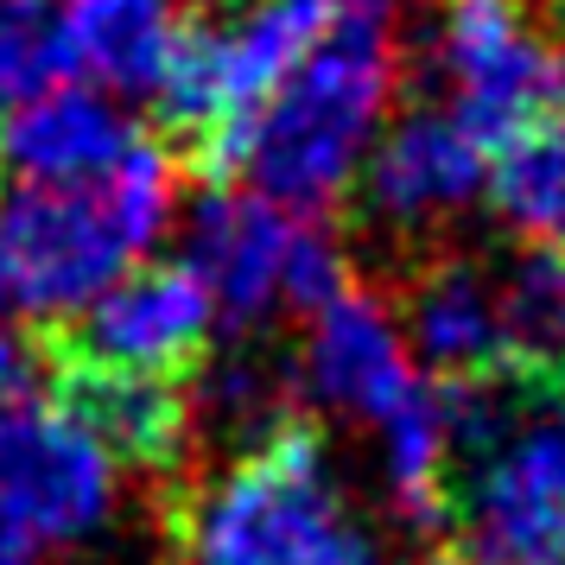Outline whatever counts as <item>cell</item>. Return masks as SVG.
I'll list each match as a JSON object with an SVG mask.
<instances>
[{
    "label": "cell",
    "instance_id": "obj_1",
    "mask_svg": "<svg viewBox=\"0 0 565 565\" xmlns=\"http://www.w3.org/2000/svg\"><path fill=\"white\" fill-rule=\"evenodd\" d=\"M179 153L134 134V147L96 179L0 184V318L52 337L134 274L172 223Z\"/></svg>",
    "mask_w": 565,
    "mask_h": 565
},
{
    "label": "cell",
    "instance_id": "obj_2",
    "mask_svg": "<svg viewBox=\"0 0 565 565\" xmlns=\"http://www.w3.org/2000/svg\"><path fill=\"white\" fill-rule=\"evenodd\" d=\"M401 89L394 20L382 0H343L306 64L274 89L255 128L235 147L230 184H248L274 204L318 216L362 179V159L382 140Z\"/></svg>",
    "mask_w": 565,
    "mask_h": 565
},
{
    "label": "cell",
    "instance_id": "obj_3",
    "mask_svg": "<svg viewBox=\"0 0 565 565\" xmlns=\"http://www.w3.org/2000/svg\"><path fill=\"white\" fill-rule=\"evenodd\" d=\"M179 565H382V540L331 470L311 419L260 426L172 509Z\"/></svg>",
    "mask_w": 565,
    "mask_h": 565
},
{
    "label": "cell",
    "instance_id": "obj_4",
    "mask_svg": "<svg viewBox=\"0 0 565 565\" xmlns=\"http://www.w3.org/2000/svg\"><path fill=\"white\" fill-rule=\"evenodd\" d=\"M458 470L445 527L489 565H565V382H445Z\"/></svg>",
    "mask_w": 565,
    "mask_h": 565
},
{
    "label": "cell",
    "instance_id": "obj_5",
    "mask_svg": "<svg viewBox=\"0 0 565 565\" xmlns=\"http://www.w3.org/2000/svg\"><path fill=\"white\" fill-rule=\"evenodd\" d=\"M337 7L343 0H242L230 13H204L184 26L172 71L153 96L179 166H191L204 184H230L242 134L306 64Z\"/></svg>",
    "mask_w": 565,
    "mask_h": 565
},
{
    "label": "cell",
    "instance_id": "obj_6",
    "mask_svg": "<svg viewBox=\"0 0 565 565\" xmlns=\"http://www.w3.org/2000/svg\"><path fill=\"white\" fill-rule=\"evenodd\" d=\"M184 260L204 274L216 324L235 337H260L274 318H311L350 286V255L331 223L299 216L248 184H204Z\"/></svg>",
    "mask_w": 565,
    "mask_h": 565
},
{
    "label": "cell",
    "instance_id": "obj_7",
    "mask_svg": "<svg viewBox=\"0 0 565 565\" xmlns=\"http://www.w3.org/2000/svg\"><path fill=\"white\" fill-rule=\"evenodd\" d=\"M426 57L433 103L489 153L565 103V45L534 0H433Z\"/></svg>",
    "mask_w": 565,
    "mask_h": 565
},
{
    "label": "cell",
    "instance_id": "obj_8",
    "mask_svg": "<svg viewBox=\"0 0 565 565\" xmlns=\"http://www.w3.org/2000/svg\"><path fill=\"white\" fill-rule=\"evenodd\" d=\"M121 502V463L57 401L0 407V521L39 553H77L108 534Z\"/></svg>",
    "mask_w": 565,
    "mask_h": 565
},
{
    "label": "cell",
    "instance_id": "obj_9",
    "mask_svg": "<svg viewBox=\"0 0 565 565\" xmlns=\"http://www.w3.org/2000/svg\"><path fill=\"white\" fill-rule=\"evenodd\" d=\"M210 337H216V299H210L204 274L191 260H147L45 343L83 362L184 382L210 362Z\"/></svg>",
    "mask_w": 565,
    "mask_h": 565
},
{
    "label": "cell",
    "instance_id": "obj_10",
    "mask_svg": "<svg viewBox=\"0 0 565 565\" xmlns=\"http://www.w3.org/2000/svg\"><path fill=\"white\" fill-rule=\"evenodd\" d=\"M286 369L306 401H318L324 413H343L356 426H375V433L426 387L407 337H401V318L375 292H362L356 280L306 318Z\"/></svg>",
    "mask_w": 565,
    "mask_h": 565
},
{
    "label": "cell",
    "instance_id": "obj_11",
    "mask_svg": "<svg viewBox=\"0 0 565 565\" xmlns=\"http://www.w3.org/2000/svg\"><path fill=\"white\" fill-rule=\"evenodd\" d=\"M489 184V147L445 115L438 103L387 121L362 159V223L382 235H433Z\"/></svg>",
    "mask_w": 565,
    "mask_h": 565
},
{
    "label": "cell",
    "instance_id": "obj_12",
    "mask_svg": "<svg viewBox=\"0 0 565 565\" xmlns=\"http://www.w3.org/2000/svg\"><path fill=\"white\" fill-rule=\"evenodd\" d=\"M45 369H52L57 407L71 413L121 470H147V477H179L184 470L191 433H198V401H191L184 382L83 362L52 350V343H45Z\"/></svg>",
    "mask_w": 565,
    "mask_h": 565
},
{
    "label": "cell",
    "instance_id": "obj_13",
    "mask_svg": "<svg viewBox=\"0 0 565 565\" xmlns=\"http://www.w3.org/2000/svg\"><path fill=\"white\" fill-rule=\"evenodd\" d=\"M401 337L426 382H489L502 369V306L495 274L477 260L438 255L407 280L401 299Z\"/></svg>",
    "mask_w": 565,
    "mask_h": 565
},
{
    "label": "cell",
    "instance_id": "obj_14",
    "mask_svg": "<svg viewBox=\"0 0 565 565\" xmlns=\"http://www.w3.org/2000/svg\"><path fill=\"white\" fill-rule=\"evenodd\" d=\"M64 26L89 89L115 103L121 96L140 103V96H159L191 20H184V0H64Z\"/></svg>",
    "mask_w": 565,
    "mask_h": 565
},
{
    "label": "cell",
    "instance_id": "obj_15",
    "mask_svg": "<svg viewBox=\"0 0 565 565\" xmlns=\"http://www.w3.org/2000/svg\"><path fill=\"white\" fill-rule=\"evenodd\" d=\"M128 147H134V128L121 121L115 96L77 89V83H64L57 96L32 103L26 115H13L7 134H0V159H13L20 179H45V184L96 179Z\"/></svg>",
    "mask_w": 565,
    "mask_h": 565
},
{
    "label": "cell",
    "instance_id": "obj_16",
    "mask_svg": "<svg viewBox=\"0 0 565 565\" xmlns=\"http://www.w3.org/2000/svg\"><path fill=\"white\" fill-rule=\"evenodd\" d=\"M489 210L527 248H565V103L495 147Z\"/></svg>",
    "mask_w": 565,
    "mask_h": 565
},
{
    "label": "cell",
    "instance_id": "obj_17",
    "mask_svg": "<svg viewBox=\"0 0 565 565\" xmlns=\"http://www.w3.org/2000/svg\"><path fill=\"white\" fill-rule=\"evenodd\" d=\"M502 306V369L514 382H565V248H521L495 274Z\"/></svg>",
    "mask_w": 565,
    "mask_h": 565
},
{
    "label": "cell",
    "instance_id": "obj_18",
    "mask_svg": "<svg viewBox=\"0 0 565 565\" xmlns=\"http://www.w3.org/2000/svg\"><path fill=\"white\" fill-rule=\"evenodd\" d=\"M458 470V433H451V394L445 382H426L407 407L382 426V477L394 509L433 527L445 521V489Z\"/></svg>",
    "mask_w": 565,
    "mask_h": 565
},
{
    "label": "cell",
    "instance_id": "obj_19",
    "mask_svg": "<svg viewBox=\"0 0 565 565\" xmlns=\"http://www.w3.org/2000/svg\"><path fill=\"white\" fill-rule=\"evenodd\" d=\"M77 77L64 0H0V121L26 115Z\"/></svg>",
    "mask_w": 565,
    "mask_h": 565
},
{
    "label": "cell",
    "instance_id": "obj_20",
    "mask_svg": "<svg viewBox=\"0 0 565 565\" xmlns=\"http://www.w3.org/2000/svg\"><path fill=\"white\" fill-rule=\"evenodd\" d=\"M45 369V350L26 343V337L13 331L7 318H0V407H13V401H26L32 394V375Z\"/></svg>",
    "mask_w": 565,
    "mask_h": 565
},
{
    "label": "cell",
    "instance_id": "obj_21",
    "mask_svg": "<svg viewBox=\"0 0 565 565\" xmlns=\"http://www.w3.org/2000/svg\"><path fill=\"white\" fill-rule=\"evenodd\" d=\"M45 559H52V553H39L26 534H13V527L0 521V565H45Z\"/></svg>",
    "mask_w": 565,
    "mask_h": 565
},
{
    "label": "cell",
    "instance_id": "obj_22",
    "mask_svg": "<svg viewBox=\"0 0 565 565\" xmlns=\"http://www.w3.org/2000/svg\"><path fill=\"white\" fill-rule=\"evenodd\" d=\"M534 13H540V26L565 45V0H534Z\"/></svg>",
    "mask_w": 565,
    "mask_h": 565
},
{
    "label": "cell",
    "instance_id": "obj_23",
    "mask_svg": "<svg viewBox=\"0 0 565 565\" xmlns=\"http://www.w3.org/2000/svg\"><path fill=\"white\" fill-rule=\"evenodd\" d=\"M426 565H489V559H470V553H458V546H445V553H433Z\"/></svg>",
    "mask_w": 565,
    "mask_h": 565
},
{
    "label": "cell",
    "instance_id": "obj_24",
    "mask_svg": "<svg viewBox=\"0 0 565 565\" xmlns=\"http://www.w3.org/2000/svg\"><path fill=\"white\" fill-rule=\"evenodd\" d=\"M0 166H7V159H0Z\"/></svg>",
    "mask_w": 565,
    "mask_h": 565
}]
</instances>
